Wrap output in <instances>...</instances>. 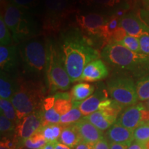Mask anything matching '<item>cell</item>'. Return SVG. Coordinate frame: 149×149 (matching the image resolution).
Returning <instances> with one entry per match:
<instances>
[{
    "instance_id": "obj_38",
    "label": "cell",
    "mask_w": 149,
    "mask_h": 149,
    "mask_svg": "<svg viewBox=\"0 0 149 149\" xmlns=\"http://www.w3.org/2000/svg\"><path fill=\"white\" fill-rule=\"evenodd\" d=\"M141 19L149 26V5L147 6L146 10L141 11Z\"/></svg>"
},
{
    "instance_id": "obj_1",
    "label": "cell",
    "mask_w": 149,
    "mask_h": 149,
    "mask_svg": "<svg viewBox=\"0 0 149 149\" xmlns=\"http://www.w3.org/2000/svg\"><path fill=\"white\" fill-rule=\"evenodd\" d=\"M58 53L72 83L79 81L85 66L100 57L91 39L78 28L61 33Z\"/></svg>"
},
{
    "instance_id": "obj_19",
    "label": "cell",
    "mask_w": 149,
    "mask_h": 149,
    "mask_svg": "<svg viewBox=\"0 0 149 149\" xmlns=\"http://www.w3.org/2000/svg\"><path fill=\"white\" fill-rule=\"evenodd\" d=\"M82 139L75 124H73L64 126L59 137L60 142L69 146L70 148H74V147Z\"/></svg>"
},
{
    "instance_id": "obj_13",
    "label": "cell",
    "mask_w": 149,
    "mask_h": 149,
    "mask_svg": "<svg viewBox=\"0 0 149 149\" xmlns=\"http://www.w3.org/2000/svg\"><path fill=\"white\" fill-rule=\"evenodd\" d=\"M109 72V68L104 61L100 59H96L85 66L79 81H100L107 77Z\"/></svg>"
},
{
    "instance_id": "obj_22",
    "label": "cell",
    "mask_w": 149,
    "mask_h": 149,
    "mask_svg": "<svg viewBox=\"0 0 149 149\" xmlns=\"http://www.w3.org/2000/svg\"><path fill=\"white\" fill-rule=\"evenodd\" d=\"M45 6L49 13L65 17L69 13L68 0H45Z\"/></svg>"
},
{
    "instance_id": "obj_35",
    "label": "cell",
    "mask_w": 149,
    "mask_h": 149,
    "mask_svg": "<svg viewBox=\"0 0 149 149\" xmlns=\"http://www.w3.org/2000/svg\"><path fill=\"white\" fill-rule=\"evenodd\" d=\"M139 40L142 53L149 56V35H143Z\"/></svg>"
},
{
    "instance_id": "obj_9",
    "label": "cell",
    "mask_w": 149,
    "mask_h": 149,
    "mask_svg": "<svg viewBox=\"0 0 149 149\" xmlns=\"http://www.w3.org/2000/svg\"><path fill=\"white\" fill-rule=\"evenodd\" d=\"M148 122L149 110L144 107L143 103H138L126 108L119 115L116 123L134 130Z\"/></svg>"
},
{
    "instance_id": "obj_25",
    "label": "cell",
    "mask_w": 149,
    "mask_h": 149,
    "mask_svg": "<svg viewBox=\"0 0 149 149\" xmlns=\"http://www.w3.org/2000/svg\"><path fill=\"white\" fill-rule=\"evenodd\" d=\"M46 144H47V141L39 129L31 137L24 141L19 148L24 147L29 149H40Z\"/></svg>"
},
{
    "instance_id": "obj_27",
    "label": "cell",
    "mask_w": 149,
    "mask_h": 149,
    "mask_svg": "<svg viewBox=\"0 0 149 149\" xmlns=\"http://www.w3.org/2000/svg\"><path fill=\"white\" fill-rule=\"evenodd\" d=\"M82 116L83 115L81 114V111H79V108L73 104V106L70 111L61 117L59 124L64 126L73 124L81 120Z\"/></svg>"
},
{
    "instance_id": "obj_24",
    "label": "cell",
    "mask_w": 149,
    "mask_h": 149,
    "mask_svg": "<svg viewBox=\"0 0 149 149\" xmlns=\"http://www.w3.org/2000/svg\"><path fill=\"white\" fill-rule=\"evenodd\" d=\"M120 19L115 15H112L109 18L107 24L102 29L101 37L109 42L115 31L120 26Z\"/></svg>"
},
{
    "instance_id": "obj_32",
    "label": "cell",
    "mask_w": 149,
    "mask_h": 149,
    "mask_svg": "<svg viewBox=\"0 0 149 149\" xmlns=\"http://www.w3.org/2000/svg\"><path fill=\"white\" fill-rule=\"evenodd\" d=\"M119 44L124 46L130 51L135 52V53H142L140 44H139V40L137 37L127 35L120 42H119Z\"/></svg>"
},
{
    "instance_id": "obj_49",
    "label": "cell",
    "mask_w": 149,
    "mask_h": 149,
    "mask_svg": "<svg viewBox=\"0 0 149 149\" xmlns=\"http://www.w3.org/2000/svg\"><path fill=\"white\" fill-rule=\"evenodd\" d=\"M147 123H148V124H149V122H147Z\"/></svg>"
},
{
    "instance_id": "obj_10",
    "label": "cell",
    "mask_w": 149,
    "mask_h": 149,
    "mask_svg": "<svg viewBox=\"0 0 149 149\" xmlns=\"http://www.w3.org/2000/svg\"><path fill=\"white\" fill-rule=\"evenodd\" d=\"M122 109H124L113 100V103L109 107L84 117L98 129L105 131L116 123Z\"/></svg>"
},
{
    "instance_id": "obj_42",
    "label": "cell",
    "mask_w": 149,
    "mask_h": 149,
    "mask_svg": "<svg viewBox=\"0 0 149 149\" xmlns=\"http://www.w3.org/2000/svg\"><path fill=\"white\" fill-rule=\"evenodd\" d=\"M55 149H72L69 146H66L60 141H55Z\"/></svg>"
},
{
    "instance_id": "obj_26",
    "label": "cell",
    "mask_w": 149,
    "mask_h": 149,
    "mask_svg": "<svg viewBox=\"0 0 149 149\" xmlns=\"http://www.w3.org/2000/svg\"><path fill=\"white\" fill-rule=\"evenodd\" d=\"M0 109L1 114L3 115L9 120L17 124L19 120L15 109L10 100L0 99Z\"/></svg>"
},
{
    "instance_id": "obj_45",
    "label": "cell",
    "mask_w": 149,
    "mask_h": 149,
    "mask_svg": "<svg viewBox=\"0 0 149 149\" xmlns=\"http://www.w3.org/2000/svg\"><path fill=\"white\" fill-rule=\"evenodd\" d=\"M6 0H0V2H1V8H2V6L3 8V7L7 4V3H6Z\"/></svg>"
},
{
    "instance_id": "obj_8",
    "label": "cell",
    "mask_w": 149,
    "mask_h": 149,
    "mask_svg": "<svg viewBox=\"0 0 149 149\" xmlns=\"http://www.w3.org/2000/svg\"><path fill=\"white\" fill-rule=\"evenodd\" d=\"M44 117L42 109L26 115L19 120L16 126L14 134V141L17 148L24 141L31 137L43 126Z\"/></svg>"
},
{
    "instance_id": "obj_28",
    "label": "cell",
    "mask_w": 149,
    "mask_h": 149,
    "mask_svg": "<svg viewBox=\"0 0 149 149\" xmlns=\"http://www.w3.org/2000/svg\"><path fill=\"white\" fill-rule=\"evenodd\" d=\"M139 101L145 102L149 99V74L140 78L136 82Z\"/></svg>"
},
{
    "instance_id": "obj_43",
    "label": "cell",
    "mask_w": 149,
    "mask_h": 149,
    "mask_svg": "<svg viewBox=\"0 0 149 149\" xmlns=\"http://www.w3.org/2000/svg\"><path fill=\"white\" fill-rule=\"evenodd\" d=\"M40 149H55V142H47L45 146H44Z\"/></svg>"
},
{
    "instance_id": "obj_7",
    "label": "cell",
    "mask_w": 149,
    "mask_h": 149,
    "mask_svg": "<svg viewBox=\"0 0 149 149\" xmlns=\"http://www.w3.org/2000/svg\"><path fill=\"white\" fill-rule=\"evenodd\" d=\"M47 78L52 93L67 91L70 88V83H72L62 64L59 53L51 46L47 66Z\"/></svg>"
},
{
    "instance_id": "obj_46",
    "label": "cell",
    "mask_w": 149,
    "mask_h": 149,
    "mask_svg": "<svg viewBox=\"0 0 149 149\" xmlns=\"http://www.w3.org/2000/svg\"><path fill=\"white\" fill-rule=\"evenodd\" d=\"M145 146H146V149H149V141L145 144Z\"/></svg>"
},
{
    "instance_id": "obj_15",
    "label": "cell",
    "mask_w": 149,
    "mask_h": 149,
    "mask_svg": "<svg viewBox=\"0 0 149 149\" xmlns=\"http://www.w3.org/2000/svg\"><path fill=\"white\" fill-rule=\"evenodd\" d=\"M106 136L109 142L118 143L128 146L135 140L133 130L115 123L107 130Z\"/></svg>"
},
{
    "instance_id": "obj_48",
    "label": "cell",
    "mask_w": 149,
    "mask_h": 149,
    "mask_svg": "<svg viewBox=\"0 0 149 149\" xmlns=\"http://www.w3.org/2000/svg\"><path fill=\"white\" fill-rule=\"evenodd\" d=\"M17 149H29V148H24V147H21V148H19Z\"/></svg>"
},
{
    "instance_id": "obj_23",
    "label": "cell",
    "mask_w": 149,
    "mask_h": 149,
    "mask_svg": "<svg viewBox=\"0 0 149 149\" xmlns=\"http://www.w3.org/2000/svg\"><path fill=\"white\" fill-rule=\"evenodd\" d=\"M64 125L60 124H49L40 128L47 142H55L58 140L62 132Z\"/></svg>"
},
{
    "instance_id": "obj_16",
    "label": "cell",
    "mask_w": 149,
    "mask_h": 149,
    "mask_svg": "<svg viewBox=\"0 0 149 149\" xmlns=\"http://www.w3.org/2000/svg\"><path fill=\"white\" fill-rule=\"evenodd\" d=\"M108 98L107 93L105 91H98L93 93L82 102H72L77 106L83 116L86 117L100 110V105L104 100Z\"/></svg>"
},
{
    "instance_id": "obj_2",
    "label": "cell",
    "mask_w": 149,
    "mask_h": 149,
    "mask_svg": "<svg viewBox=\"0 0 149 149\" xmlns=\"http://www.w3.org/2000/svg\"><path fill=\"white\" fill-rule=\"evenodd\" d=\"M101 55L111 66L133 77L140 79L149 74V56L130 51L119 43H108Z\"/></svg>"
},
{
    "instance_id": "obj_33",
    "label": "cell",
    "mask_w": 149,
    "mask_h": 149,
    "mask_svg": "<svg viewBox=\"0 0 149 149\" xmlns=\"http://www.w3.org/2000/svg\"><path fill=\"white\" fill-rule=\"evenodd\" d=\"M10 3L19 8L28 10L35 6L38 3L39 0H10Z\"/></svg>"
},
{
    "instance_id": "obj_14",
    "label": "cell",
    "mask_w": 149,
    "mask_h": 149,
    "mask_svg": "<svg viewBox=\"0 0 149 149\" xmlns=\"http://www.w3.org/2000/svg\"><path fill=\"white\" fill-rule=\"evenodd\" d=\"M81 136L82 141L92 145H95L97 141L105 138L103 131L98 129L84 117L77 122L74 123Z\"/></svg>"
},
{
    "instance_id": "obj_5",
    "label": "cell",
    "mask_w": 149,
    "mask_h": 149,
    "mask_svg": "<svg viewBox=\"0 0 149 149\" xmlns=\"http://www.w3.org/2000/svg\"><path fill=\"white\" fill-rule=\"evenodd\" d=\"M44 91L42 85L20 81L17 91L10 99L19 122L26 115L42 109Z\"/></svg>"
},
{
    "instance_id": "obj_6",
    "label": "cell",
    "mask_w": 149,
    "mask_h": 149,
    "mask_svg": "<svg viewBox=\"0 0 149 149\" xmlns=\"http://www.w3.org/2000/svg\"><path fill=\"white\" fill-rule=\"evenodd\" d=\"M107 89L112 100L123 109L135 105L138 102L136 84L128 76H119L110 79Z\"/></svg>"
},
{
    "instance_id": "obj_3",
    "label": "cell",
    "mask_w": 149,
    "mask_h": 149,
    "mask_svg": "<svg viewBox=\"0 0 149 149\" xmlns=\"http://www.w3.org/2000/svg\"><path fill=\"white\" fill-rule=\"evenodd\" d=\"M1 16L15 43H22L31 40L38 33L36 22L31 15L11 3H7L3 7Z\"/></svg>"
},
{
    "instance_id": "obj_4",
    "label": "cell",
    "mask_w": 149,
    "mask_h": 149,
    "mask_svg": "<svg viewBox=\"0 0 149 149\" xmlns=\"http://www.w3.org/2000/svg\"><path fill=\"white\" fill-rule=\"evenodd\" d=\"M51 46L36 39L22 42L19 54L24 71L33 75L41 74L47 69Z\"/></svg>"
},
{
    "instance_id": "obj_17",
    "label": "cell",
    "mask_w": 149,
    "mask_h": 149,
    "mask_svg": "<svg viewBox=\"0 0 149 149\" xmlns=\"http://www.w3.org/2000/svg\"><path fill=\"white\" fill-rule=\"evenodd\" d=\"M18 56L15 46H0V68L1 71L7 73L13 72L17 65Z\"/></svg>"
},
{
    "instance_id": "obj_39",
    "label": "cell",
    "mask_w": 149,
    "mask_h": 149,
    "mask_svg": "<svg viewBox=\"0 0 149 149\" xmlns=\"http://www.w3.org/2000/svg\"><path fill=\"white\" fill-rule=\"evenodd\" d=\"M74 149H94V145L81 140L77 146L74 147Z\"/></svg>"
},
{
    "instance_id": "obj_11",
    "label": "cell",
    "mask_w": 149,
    "mask_h": 149,
    "mask_svg": "<svg viewBox=\"0 0 149 149\" xmlns=\"http://www.w3.org/2000/svg\"><path fill=\"white\" fill-rule=\"evenodd\" d=\"M109 19L97 13L77 15L76 22L84 34L101 37L102 29Z\"/></svg>"
},
{
    "instance_id": "obj_37",
    "label": "cell",
    "mask_w": 149,
    "mask_h": 149,
    "mask_svg": "<svg viewBox=\"0 0 149 149\" xmlns=\"http://www.w3.org/2000/svg\"><path fill=\"white\" fill-rule=\"evenodd\" d=\"M94 149H111L109 141L105 137V138L97 141L94 145Z\"/></svg>"
},
{
    "instance_id": "obj_29",
    "label": "cell",
    "mask_w": 149,
    "mask_h": 149,
    "mask_svg": "<svg viewBox=\"0 0 149 149\" xmlns=\"http://www.w3.org/2000/svg\"><path fill=\"white\" fill-rule=\"evenodd\" d=\"M17 124L5 117L4 115L1 114L0 115V131H1V137H6L12 133L15 134Z\"/></svg>"
},
{
    "instance_id": "obj_21",
    "label": "cell",
    "mask_w": 149,
    "mask_h": 149,
    "mask_svg": "<svg viewBox=\"0 0 149 149\" xmlns=\"http://www.w3.org/2000/svg\"><path fill=\"white\" fill-rule=\"evenodd\" d=\"M95 91V86L88 83H79L74 85L70 91L72 102H82L92 95Z\"/></svg>"
},
{
    "instance_id": "obj_18",
    "label": "cell",
    "mask_w": 149,
    "mask_h": 149,
    "mask_svg": "<svg viewBox=\"0 0 149 149\" xmlns=\"http://www.w3.org/2000/svg\"><path fill=\"white\" fill-rule=\"evenodd\" d=\"M19 82L4 71L0 72V97L10 100L19 89Z\"/></svg>"
},
{
    "instance_id": "obj_41",
    "label": "cell",
    "mask_w": 149,
    "mask_h": 149,
    "mask_svg": "<svg viewBox=\"0 0 149 149\" xmlns=\"http://www.w3.org/2000/svg\"><path fill=\"white\" fill-rule=\"evenodd\" d=\"M110 143V148L111 149H127L128 146L126 145L118 144V143L114 142H109Z\"/></svg>"
},
{
    "instance_id": "obj_31",
    "label": "cell",
    "mask_w": 149,
    "mask_h": 149,
    "mask_svg": "<svg viewBox=\"0 0 149 149\" xmlns=\"http://www.w3.org/2000/svg\"><path fill=\"white\" fill-rule=\"evenodd\" d=\"M134 139L138 142L146 144L149 141V124H142L133 130Z\"/></svg>"
},
{
    "instance_id": "obj_30",
    "label": "cell",
    "mask_w": 149,
    "mask_h": 149,
    "mask_svg": "<svg viewBox=\"0 0 149 149\" xmlns=\"http://www.w3.org/2000/svg\"><path fill=\"white\" fill-rule=\"evenodd\" d=\"M12 33L6 24L3 17H0V44L1 46H10L12 44Z\"/></svg>"
},
{
    "instance_id": "obj_44",
    "label": "cell",
    "mask_w": 149,
    "mask_h": 149,
    "mask_svg": "<svg viewBox=\"0 0 149 149\" xmlns=\"http://www.w3.org/2000/svg\"><path fill=\"white\" fill-rule=\"evenodd\" d=\"M143 104H144V107L146 108L147 110H149V99L148 100H146V101H145L144 103H143Z\"/></svg>"
},
{
    "instance_id": "obj_36",
    "label": "cell",
    "mask_w": 149,
    "mask_h": 149,
    "mask_svg": "<svg viewBox=\"0 0 149 149\" xmlns=\"http://www.w3.org/2000/svg\"><path fill=\"white\" fill-rule=\"evenodd\" d=\"M0 149H17V146L14 141H11L8 137H1Z\"/></svg>"
},
{
    "instance_id": "obj_20",
    "label": "cell",
    "mask_w": 149,
    "mask_h": 149,
    "mask_svg": "<svg viewBox=\"0 0 149 149\" xmlns=\"http://www.w3.org/2000/svg\"><path fill=\"white\" fill-rule=\"evenodd\" d=\"M53 96L55 97L53 108L61 116L70 111L73 106L70 93L58 92Z\"/></svg>"
},
{
    "instance_id": "obj_34",
    "label": "cell",
    "mask_w": 149,
    "mask_h": 149,
    "mask_svg": "<svg viewBox=\"0 0 149 149\" xmlns=\"http://www.w3.org/2000/svg\"><path fill=\"white\" fill-rule=\"evenodd\" d=\"M86 1L90 3H95V4L107 7H113L115 5L119 4L122 0H86Z\"/></svg>"
},
{
    "instance_id": "obj_47",
    "label": "cell",
    "mask_w": 149,
    "mask_h": 149,
    "mask_svg": "<svg viewBox=\"0 0 149 149\" xmlns=\"http://www.w3.org/2000/svg\"><path fill=\"white\" fill-rule=\"evenodd\" d=\"M144 1H145V3L147 4V6L149 5V0H144Z\"/></svg>"
},
{
    "instance_id": "obj_12",
    "label": "cell",
    "mask_w": 149,
    "mask_h": 149,
    "mask_svg": "<svg viewBox=\"0 0 149 149\" xmlns=\"http://www.w3.org/2000/svg\"><path fill=\"white\" fill-rule=\"evenodd\" d=\"M120 26L128 35L140 38L143 35H149V26L134 13H128L120 19Z\"/></svg>"
},
{
    "instance_id": "obj_40",
    "label": "cell",
    "mask_w": 149,
    "mask_h": 149,
    "mask_svg": "<svg viewBox=\"0 0 149 149\" xmlns=\"http://www.w3.org/2000/svg\"><path fill=\"white\" fill-rule=\"evenodd\" d=\"M127 149H146L144 144L138 142V141L134 140L133 142L128 146Z\"/></svg>"
}]
</instances>
